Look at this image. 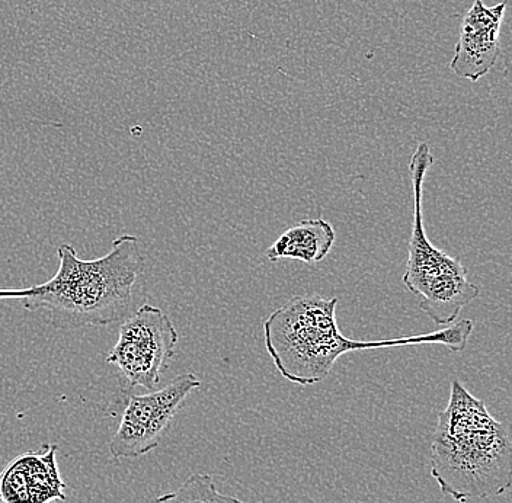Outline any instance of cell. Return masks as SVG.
Returning a JSON list of instances; mask_svg holds the SVG:
<instances>
[{"label": "cell", "instance_id": "cell-2", "mask_svg": "<svg viewBox=\"0 0 512 503\" xmlns=\"http://www.w3.org/2000/svg\"><path fill=\"white\" fill-rule=\"evenodd\" d=\"M59 269L47 283L28 287L24 309L43 312L53 328L76 331L124 322L133 309V288L146 269L142 246L133 235L115 237L111 251L85 261L63 243Z\"/></svg>", "mask_w": 512, "mask_h": 503}, {"label": "cell", "instance_id": "cell-7", "mask_svg": "<svg viewBox=\"0 0 512 503\" xmlns=\"http://www.w3.org/2000/svg\"><path fill=\"white\" fill-rule=\"evenodd\" d=\"M505 6L507 3L502 2L489 8L483 0H475L464 15L459 43L450 63L451 70L460 78L478 82L498 62V40Z\"/></svg>", "mask_w": 512, "mask_h": 503}, {"label": "cell", "instance_id": "cell-9", "mask_svg": "<svg viewBox=\"0 0 512 503\" xmlns=\"http://www.w3.org/2000/svg\"><path fill=\"white\" fill-rule=\"evenodd\" d=\"M335 239L331 223L323 219H306L278 237L265 251V256L271 262L294 259L303 264H319L334 248Z\"/></svg>", "mask_w": 512, "mask_h": 503}, {"label": "cell", "instance_id": "cell-6", "mask_svg": "<svg viewBox=\"0 0 512 503\" xmlns=\"http://www.w3.org/2000/svg\"><path fill=\"white\" fill-rule=\"evenodd\" d=\"M200 386L197 376L185 373L176 376L163 389L133 394L128 399L117 432L112 435L111 456L123 460L142 457L155 450L176 412Z\"/></svg>", "mask_w": 512, "mask_h": 503}, {"label": "cell", "instance_id": "cell-1", "mask_svg": "<svg viewBox=\"0 0 512 503\" xmlns=\"http://www.w3.org/2000/svg\"><path fill=\"white\" fill-rule=\"evenodd\" d=\"M336 297L304 294L288 300L264 322L265 348L272 362L290 383L313 386L331 374L335 362L348 352L395 346L443 345L451 352H462L472 336L473 320L467 319L443 331L355 341L345 338L336 322Z\"/></svg>", "mask_w": 512, "mask_h": 503}, {"label": "cell", "instance_id": "cell-8", "mask_svg": "<svg viewBox=\"0 0 512 503\" xmlns=\"http://www.w3.org/2000/svg\"><path fill=\"white\" fill-rule=\"evenodd\" d=\"M57 445L14 458L0 472V503H53L66 499L57 466Z\"/></svg>", "mask_w": 512, "mask_h": 503}, {"label": "cell", "instance_id": "cell-5", "mask_svg": "<svg viewBox=\"0 0 512 503\" xmlns=\"http://www.w3.org/2000/svg\"><path fill=\"white\" fill-rule=\"evenodd\" d=\"M179 335L166 313L143 304L121 323L117 344L107 358L130 387L158 390L160 378L175 355Z\"/></svg>", "mask_w": 512, "mask_h": 503}, {"label": "cell", "instance_id": "cell-11", "mask_svg": "<svg viewBox=\"0 0 512 503\" xmlns=\"http://www.w3.org/2000/svg\"><path fill=\"white\" fill-rule=\"evenodd\" d=\"M28 294V288H16V290H0V300L24 299Z\"/></svg>", "mask_w": 512, "mask_h": 503}, {"label": "cell", "instance_id": "cell-3", "mask_svg": "<svg viewBox=\"0 0 512 503\" xmlns=\"http://www.w3.org/2000/svg\"><path fill=\"white\" fill-rule=\"evenodd\" d=\"M431 476L444 496L460 503L504 495L511 488L510 434L459 380L451 381L447 408L438 413Z\"/></svg>", "mask_w": 512, "mask_h": 503}, {"label": "cell", "instance_id": "cell-4", "mask_svg": "<svg viewBox=\"0 0 512 503\" xmlns=\"http://www.w3.org/2000/svg\"><path fill=\"white\" fill-rule=\"evenodd\" d=\"M434 163L431 147L421 142L416 146L409 172H411L414 220L409 239L403 285L419 299V309L435 325L447 326L456 322L467 304L478 299L480 290L467 280V269L462 262L432 245L424 226L425 176Z\"/></svg>", "mask_w": 512, "mask_h": 503}, {"label": "cell", "instance_id": "cell-10", "mask_svg": "<svg viewBox=\"0 0 512 503\" xmlns=\"http://www.w3.org/2000/svg\"><path fill=\"white\" fill-rule=\"evenodd\" d=\"M152 503H245L235 496L224 495L217 490L213 477L206 473H194L174 492L159 496Z\"/></svg>", "mask_w": 512, "mask_h": 503}]
</instances>
